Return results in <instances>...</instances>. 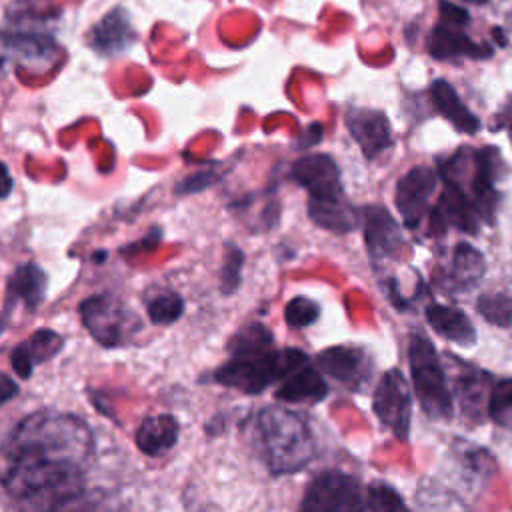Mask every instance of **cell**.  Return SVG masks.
Masks as SVG:
<instances>
[{
	"label": "cell",
	"mask_w": 512,
	"mask_h": 512,
	"mask_svg": "<svg viewBox=\"0 0 512 512\" xmlns=\"http://www.w3.org/2000/svg\"><path fill=\"white\" fill-rule=\"evenodd\" d=\"M92 454V432L76 414H28L4 442L2 488L28 506H66L82 494Z\"/></svg>",
	"instance_id": "6da1fadb"
},
{
	"label": "cell",
	"mask_w": 512,
	"mask_h": 512,
	"mask_svg": "<svg viewBox=\"0 0 512 512\" xmlns=\"http://www.w3.org/2000/svg\"><path fill=\"white\" fill-rule=\"evenodd\" d=\"M254 440L258 456L274 476L300 472L316 456L308 420L284 406H266L256 414Z\"/></svg>",
	"instance_id": "7a4b0ae2"
},
{
	"label": "cell",
	"mask_w": 512,
	"mask_h": 512,
	"mask_svg": "<svg viewBox=\"0 0 512 512\" xmlns=\"http://www.w3.org/2000/svg\"><path fill=\"white\" fill-rule=\"evenodd\" d=\"M306 362H310L308 354L300 348H270L256 354L230 356V360L216 368L212 378L222 386L254 396Z\"/></svg>",
	"instance_id": "3957f363"
},
{
	"label": "cell",
	"mask_w": 512,
	"mask_h": 512,
	"mask_svg": "<svg viewBox=\"0 0 512 512\" xmlns=\"http://www.w3.org/2000/svg\"><path fill=\"white\" fill-rule=\"evenodd\" d=\"M498 160L494 148H460L440 164L442 180L456 184L478 206L484 222H492L498 204Z\"/></svg>",
	"instance_id": "277c9868"
},
{
	"label": "cell",
	"mask_w": 512,
	"mask_h": 512,
	"mask_svg": "<svg viewBox=\"0 0 512 512\" xmlns=\"http://www.w3.org/2000/svg\"><path fill=\"white\" fill-rule=\"evenodd\" d=\"M408 364L420 408L430 418L448 420L454 412L452 390L436 346L422 332H414L408 340Z\"/></svg>",
	"instance_id": "5b68a950"
},
{
	"label": "cell",
	"mask_w": 512,
	"mask_h": 512,
	"mask_svg": "<svg viewBox=\"0 0 512 512\" xmlns=\"http://www.w3.org/2000/svg\"><path fill=\"white\" fill-rule=\"evenodd\" d=\"M78 314L90 336L104 348H116L140 330V318L110 292L84 298Z\"/></svg>",
	"instance_id": "8992f818"
},
{
	"label": "cell",
	"mask_w": 512,
	"mask_h": 512,
	"mask_svg": "<svg viewBox=\"0 0 512 512\" xmlns=\"http://www.w3.org/2000/svg\"><path fill=\"white\" fill-rule=\"evenodd\" d=\"M440 16L436 26L432 28L426 50L436 60H448L458 56L468 58H486L490 56V48L486 44L474 42L466 32V24L470 20L468 12L464 8H458L456 4L448 0H440L438 4Z\"/></svg>",
	"instance_id": "52a82bcc"
},
{
	"label": "cell",
	"mask_w": 512,
	"mask_h": 512,
	"mask_svg": "<svg viewBox=\"0 0 512 512\" xmlns=\"http://www.w3.org/2000/svg\"><path fill=\"white\" fill-rule=\"evenodd\" d=\"M306 512H356L366 510V496L356 476L328 470L318 474L306 488L300 502Z\"/></svg>",
	"instance_id": "ba28073f"
},
{
	"label": "cell",
	"mask_w": 512,
	"mask_h": 512,
	"mask_svg": "<svg viewBox=\"0 0 512 512\" xmlns=\"http://www.w3.org/2000/svg\"><path fill=\"white\" fill-rule=\"evenodd\" d=\"M372 410L398 440H406L412 420V394L398 368L388 370L372 394Z\"/></svg>",
	"instance_id": "9c48e42d"
},
{
	"label": "cell",
	"mask_w": 512,
	"mask_h": 512,
	"mask_svg": "<svg viewBox=\"0 0 512 512\" xmlns=\"http://www.w3.org/2000/svg\"><path fill=\"white\" fill-rule=\"evenodd\" d=\"M288 178L308 192V198L344 196L340 168L330 154H306L292 162Z\"/></svg>",
	"instance_id": "30bf717a"
},
{
	"label": "cell",
	"mask_w": 512,
	"mask_h": 512,
	"mask_svg": "<svg viewBox=\"0 0 512 512\" xmlns=\"http://www.w3.org/2000/svg\"><path fill=\"white\" fill-rule=\"evenodd\" d=\"M436 180L438 176L430 166H414L398 180L394 202L408 228H416L424 218Z\"/></svg>",
	"instance_id": "8fae6325"
},
{
	"label": "cell",
	"mask_w": 512,
	"mask_h": 512,
	"mask_svg": "<svg viewBox=\"0 0 512 512\" xmlns=\"http://www.w3.org/2000/svg\"><path fill=\"white\" fill-rule=\"evenodd\" d=\"M316 364L320 372L354 390H360L372 376L370 356L358 346H330L316 356Z\"/></svg>",
	"instance_id": "7c38bea8"
},
{
	"label": "cell",
	"mask_w": 512,
	"mask_h": 512,
	"mask_svg": "<svg viewBox=\"0 0 512 512\" xmlns=\"http://www.w3.org/2000/svg\"><path fill=\"white\" fill-rule=\"evenodd\" d=\"M360 214H362L364 242L370 258L384 260V258L398 256L404 246V236L398 222L388 212V208L372 204V206H366Z\"/></svg>",
	"instance_id": "4fadbf2b"
},
{
	"label": "cell",
	"mask_w": 512,
	"mask_h": 512,
	"mask_svg": "<svg viewBox=\"0 0 512 512\" xmlns=\"http://www.w3.org/2000/svg\"><path fill=\"white\" fill-rule=\"evenodd\" d=\"M346 128L360 146L366 160H374L394 142L390 122L384 112L368 108H350L346 112Z\"/></svg>",
	"instance_id": "5bb4252c"
},
{
	"label": "cell",
	"mask_w": 512,
	"mask_h": 512,
	"mask_svg": "<svg viewBox=\"0 0 512 512\" xmlns=\"http://www.w3.org/2000/svg\"><path fill=\"white\" fill-rule=\"evenodd\" d=\"M62 346H64V338L58 332L50 328H38L12 350L10 354L12 370L16 372L18 378L28 380L32 376L34 366L54 358Z\"/></svg>",
	"instance_id": "9a60e30c"
},
{
	"label": "cell",
	"mask_w": 512,
	"mask_h": 512,
	"mask_svg": "<svg viewBox=\"0 0 512 512\" xmlns=\"http://www.w3.org/2000/svg\"><path fill=\"white\" fill-rule=\"evenodd\" d=\"M46 286H48V276L38 264L34 262L18 264L6 282L4 314L10 310L14 302H22L28 310H36L46 296Z\"/></svg>",
	"instance_id": "2e32d148"
},
{
	"label": "cell",
	"mask_w": 512,
	"mask_h": 512,
	"mask_svg": "<svg viewBox=\"0 0 512 512\" xmlns=\"http://www.w3.org/2000/svg\"><path fill=\"white\" fill-rule=\"evenodd\" d=\"M328 396V384L322 378L320 368L310 362L298 366L288 376L280 380V386L274 392V398L288 404L298 402H322Z\"/></svg>",
	"instance_id": "e0dca14e"
},
{
	"label": "cell",
	"mask_w": 512,
	"mask_h": 512,
	"mask_svg": "<svg viewBox=\"0 0 512 512\" xmlns=\"http://www.w3.org/2000/svg\"><path fill=\"white\" fill-rule=\"evenodd\" d=\"M308 216L310 220L336 234H348L358 228L362 214L344 196L338 198H308Z\"/></svg>",
	"instance_id": "ac0fdd59"
},
{
	"label": "cell",
	"mask_w": 512,
	"mask_h": 512,
	"mask_svg": "<svg viewBox=\"0 0 512 512\" xmlns=\"http://www.w3.org/2000/svg\"><path fill=\"white\" fill-rule=\"evenodd\" d=\"M178 430H180L178 420L172 414L146 416L140 422L134 440L142 454L150 458H158L176 446Z\"/></svg>",
	"instance_id": "d6986e66"
},
{
	"label": "cell",
	"mask_w": 512,
	"mask_h": 512,
	"mask_svg": "<svg viewBox=\"0 0 512 512\" xmlns=\"http://www.w3.org/2000/svg\"><path fill=\"white\" fill-rule=\"evenodd\" d=\"M484 270L486 262L482 252L468 242H458L444 270V284L454 290H466L484 276Z\"/></svg>",
	"instance_id": "ffe728a7"
},
{
	"label": "cell",
	"mask_w": 512,
	"mask_h": 512,
	"mask_svg": "<svg viewBox=\"0 0 512 512\" xmlns=\"http://www.w3.org/2000/svg\"><path fill=\"white\" fill-rule=\"evenodd\" d=\"M426 320L436 334L458 346H470L476 340V330L470 318L456 306L430 302L426 306Z\"/></svg>",
	"instance_id": "44dd1931"
},
{
	"label": "cell",
	"mask_w": 512,
	"mask_h": 512,
	"mask_svg": "<svg viewBox=\"0 0 512 512\" xmlns=\"http://www.w3.org/2000/svg\"><path fill=\"white\" fill-rule=\"evenodd\" d=\"M430 98L434 108L464 134H474L480 128V120L466 108L456 90L446 80H434L430 86Z\"/></svg>",
	"instance_id": "7402d4cb"
},
{
	"label": "cell",
	"mask_w": 512,
	"mask_h": 512,
	"mask_svg": "<svg viewBox=\"0 0 512 512\" xmlns=\"http://www.w3.org/2000/svg\"><path fill=\"white\" fill-rule=\"evenodd\" d=\"M132 40L134 32L122 10H112L92 30V48L104 56L126 50Z\"/></svg>",
	"instance_id": "603a6c76"
},
{
	"label": "cell",
	"mask_w": 512,
	"mask_h": 512,
	"mask_svg": "<svg viewBox=\"0 0 512 512\" xmlns=\"http://www.w3.org/2000/svg\"><path fill=\"white\" fill-rule=\"evenodd\" d=\"M488 380H490V374L474 366H466V370L458 376V398L466 414L478 416L482 412V398L486 400V406H488V394H490V388H486Z\"/></svg>",
	"instance_id": "cb8c5ba5"
},
{
	"label": "cell",
	"mask_w": 512,
	"mask_h": 512,
	"mask_svg": "<svg viewBox=\"0 0 512 512\" xmlns=\"http://www.w3.org/2000/svg\"><path fill=\"white\" fill-rule=\"evenodd\" d=\"M230 356H244V354H256L262 350L274 348V334L268 326L262 322H250L242 326L226 344Z\"/></svg>",
	"instance_id": "d4e9b609"
},
{
	"label": "cell",
	"mask_w": 512,
	"mask_h": 512,
	"mask_svg": "<svg viewBox=\"0 0 512 512\" xmlns=\"http://www.w3.org/2000/svg\"><path fill=\"white\" fill-rule=\"evenodd\" d=\"M4 44L20 58H46L54 50L52 38L36 30H14V34L6 32Z\"/></svg>",
	"instance_id": "484cf974"
},
{
	"label": "cell",
	"mask_w": 512,
	"mask_h": 512,
	"mask_svg": "<svg viewBox=\"0 0 512 512\" xmlns=\"http://www.w3.org/2000/svg\"><path fill=\"white\" fill-rule=\"evenodd\" d=\"M476 310L486 322L498 328L512 326V296L504 290L482 294L476 300Z\"/></svg>",
	"instance_id": "4316f807"
},
{
	"label": "cell",
	"mask_w": 512,
	"mask_h": 512,
	"mask_svg": "<svg viewBox=\"0 0 512 512\" xmlns=\"http://www.w3.org/2000/svg\"><path fill=\"white\" fill-rule=\"evenodd\" d=\"M146 314L152 324H174L184 314V300L174 290H160L146 302Z\"/></svg>",
	"instance_id": "83f0119b"
},
{
	"label": "cell",
	"mask_w": 512,
	"mask_h": 512,
	"mask_svg": "<svg viewBox=\"0 0 512 512\" xmlns=\"http://www.w3.org/2000/svg\"><path fill=\"white\" fill-rule=\"evenodd\" d=\"M486 414L498 426H510L512 424V378L496 380L490 386Z\"/></svg>",
	"instance_id": "f1b7e54d"
},
{
	"label": "cell",
	"mask_w": 512,
	"mask_h": 512,
	"mask_svg": "<svg viewBox=\"0 0 512 512\" xmlns=\"http://www.w3.org/2000/svg\"><path fill=\"white\" fill-rule=\"evenodd\" d=\"M242 264H244V252L232 242H226L224 246V262H222V274H220V290L222 294L230 296L240 288L242 282Z\"/></svg>",
	"instance_id": "f546056e"
},
{
	"label": "cell",
	"mask_w": 512,
	"mask_h": 512,
	"mask_svg": "<svg viewBox=\"0 0 512 512\" xmlns=\"http://www.w3.org/2000/svg\"><path fill=\"white\" fill-rule=\"evenodd\" d=\"M320 316V304L306 296H294L284 306V320L290 328L312 326Z\"/></svg>",
	"instance_id": "4dcf8cb0"
},
{
	"label": "cell",
	"mask_w": 512,
	"mask_h": 512,
	"mask_svg": "<svg viewBox=\"0 0 512 512\" xmlns=\"http://www.w3.org/2000/svg\"><path fill=\"white\" fill-rule=\"evenodd\" d=\"M366 510H406L402 496L384 482H372L366 490Z\"/></svg>",
	"instance_id": "1f68e13d"
},
{
	"label": "cell",
	"mask_w": 512,
	"mask_h": 512,
	"mask_svg": "<svg viewBox=\"0 0 512 512\" xmlns=\"http://www.w3.org/2000/svg\"><path fill=\"white\" fill-rule=\"evenodd\" d=\"M214 182V174L212 172H198L194 176L184 178L180 184H176V194H190V192H198L202 188H206L208 184Z\"/></svg>",
	"instance_id": "d6a6232c"
},
{
	"label": "cell",
	"mask_w": 512,
	"mask_h": 512,
	"mask_svg": "<svg viewBox=\"0 0 512 512\" xmlns=\"http://www.w3.org/2000/svg\"><path fill=\"white\" fill-rule=\"evenodd\" d=\"M2 382H4V384H2V394H0V402H2V404H6V402L10 400V396L18 392V386H16V384H14L12 380H10V376H8V374H4V376H2Z\"/></svg>",
	"instance_id": "836d02e7"
},
{
	"label": "cell",
	"mask_w": 512,
	"mask_h": 512,
	"mask_svg": "<svg viewBox=\"0 0 512 512\" xmlns=\"http://www.w3.org/2000/svg\"><path fill=\"white\" fill-rule=\"evenodd\" d=\"M2 172H4V186H2V198H8L10 196V190H12V178H10V172H8V166L2 164Z\"/></svg>",
	"instance_id": "e575fe53"
},
{
	"label": "cell",
	"mask_w": 512,
	"mask_h": 512,
	"mask_svg": "<svg viewBox=\"0 0 512 512\" xmlns=\"http://www.w3.org/2000/svg\"><path fill=\"white\" fill-rule=\"evenodd\" d=\"M466 2H472V4H484V2H488V0H466Z\"/></svg>",
	"instance_id": "d590c367"
},
{
	"label": "cell",
	"mask_w": 512,
	"mask_h": 512,
	"mask_svg": "<svg viewBox=\"0 0 512 512\" xmlns=\"http://www.w3.org/2000/svg\"><path fill=\"white\" fill-rule=\"evenodd\" d=\"M508 134H510V142H512V122H510V126H508Z\"/></svg>",
	"instance_id": "8d00e7d4"
}]
</instances>
